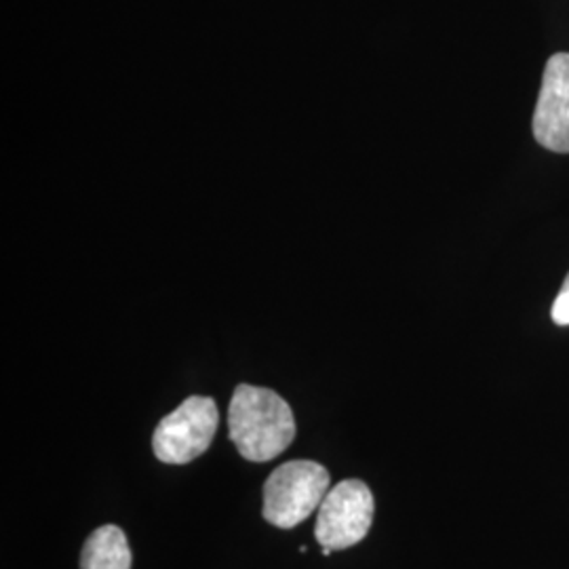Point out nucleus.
<instances>
[{
  "mask_svg": "<svg viewBox=\"0 0 569 569\" xmlns=\"http://www.w3.org/2000/svg\"><path fill=\"white\" fill-rule=\"evenodd\" d=\"M329 486L331 477L319 462H284L266 479L262 515L274 528H296L321 507Z\"/></svg>",
  "mask_w": 569,
  "mask_h": 569,
  "instance_id": "obj_2",
  "label": "nucleus"
},
{
  "mask_svg": "<svg viewBox=\"0 0 569 569\" xmlns=\"http://www.w3.org/2000/svg\"><path fill=\"white\" fill-rule=\"evenodd\" d=\"M373 521V493L359 479L329 489L315 526L317 542L329 550L350 549L367 536Z\"/></svg>",
  "mask_w": 569,
  "mask_h": 569,
  "instance_id": "obj_4",
  "label": "nucleus"
},
{
  "mask_svg": "<svg viewBox=\"0 0 569 569\" xmlns=\"http://www.w3.org/2000/svg\"><path fill=\"white\" fill-rule=\"evenodd\" d=\"M228 437L249 462H270L296 439L289 403L270 388L239 385L228 407Z\"/></svg>",
  "mask_w": 569,
  "mask_h": 569,
  "instance_id": "obj_1",
  "label": "nucleus"
},
{
  "mask_svg": "<svg viewBox=\"0 0 569 569\" xmlns=\"http://www.w3.org/2000/svg\"><path fill=\"white\" fill-rule=\"evenodd\" d=\"M220 425V413L213 399L188 397L159 422L152 437L157 460L163 465H188L203 456L211 446Z\"/></svg>",
  "mask_w": 569,
  "mask_h": 569,
  "instance_id": "obj_3",
  "label": "nucleus"
},
{
  "mask_svg": "<svg viewBox=\"0 0 569 569\" xmlns=\"http://www.w3.org/2000/svg\"><path fill=\"white\" fill-rule=\"evenodd\" d=\"M81 569H131L127 536L117 526L98 528L84 542Z\"/></svg>",
  "mask_w": 569,
  "mask_h": 569,
  "instance_id": "obj_6",
  "label": "nucleus"
},
{
  "mask_svg": "<svg viewBox=\"0 0 569 569\" xmlns=\"http://www.w3.org/2000/svg\"><path fill=\"white\" fill-rule=\"evenodd\" d=\"M531 131L542 148L569 154V53H555L547 61Z\"/></svg>",
  "mask_w": 569,
  "mask_h": 569,
  "instance_id": "obj_5",
  "label": "nucleus"
},
{
  "mask_svg": "<svg viewBox=\"0 0 569 569\" xmlns=\"http://www.w3.org/2000/svg\"><path fill=\"white\" fill-rule=\"evenodd\" d=\"M550 317H552L555 326H569V272L568 277H566V281H563L561 291H559V296H557V300H555V305H552Z\"/></svg>",
  "mask_w": 569,
  "mask_h": 569,
  "instance_id": "obj_7",
  "label": "nucleus"
}]
</instances>
